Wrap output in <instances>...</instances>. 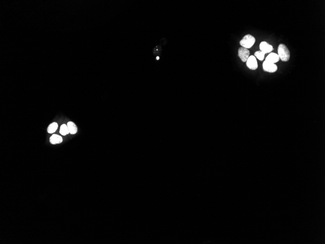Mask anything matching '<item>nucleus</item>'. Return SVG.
Segmentation results:
<instances>
[{
	"label": "nucleus",
	"instance_id": "2",
	"mask_svg": "<svg viewBox=\"0 0 325 244\" xmlns=\"http://www.w3.org/2000/svg\"><path fill=\"white\" fill-rule=\"evenodd\" d=\"M256 42L255 37L250 34L245 35L240 41V44L244 48H250L253 46Z\"/></svg>",
	"mask_w": 325,
	"mask_h": 244
},
{
	"label": "nucleus",
	"instance_id": "8",
	"mask_svg": "<svg viewBox=\"0 0 325 244\" xmlns=\"http://www.w3.org/2000/svg\"><path fill=\"white\" fill-rule=\"evenodd\" d=\"M62 137L58 135L54 134L50 138V142L52 144H59L62 142Z\"/></svg>",
	"mask_w": 325,
	"mask_h": 244
},
{
	"label": "nucleus",
	"instance_id": "10",
	"mask_svg": "<svg viewBox=\"0 0 325 244\" xmlns=\"http://www.w3.org/2000/svg\"><path fill=\"white\" fill-rule=\"evenodd\" d=\"M58 128V123L56 122H53L50 124L47 128V132L49 134H53L56 131Z\"/></svg>",
	"mask_w": 325,
	"mask_h": 244
},
{
	"label": "nucleus",
	"instance_id": "6",
	"mask_svg": "<svg viewBox=\"0 0 325 244\" xmlns=\"http://www.w3.org/2000/svg\"><path fill=\"white\" fill-rule=\"evenodd\" d=\"M259 48L260 51H262L265 54L272 52L274 49L273 46L266 42H262L259 45Z\"/></svg>",
	"mask_w": 325,
	"mask_h": 244
},
{
	"label": "nucleus",
	"instance_id": "9",
	"mask_svg": "<svg viewBox=\"0 0 325 244\" xmlns=\"http://www.w3.org/2000/svg\"><path fill=\"white\" fill-rule=\"evenodd\" d=\"M67 126L71 134H75L77 133L78 128L76 127V125L73 122H68L67 123Z\"/></svg>",
	"mask_w": 325,
	"mask_h": 244
},
{
	"label": "nucleus",
	"instance_id": "5",
	"mask_svg": "<svg viewBox=\"0 0 325 244\" xmlns=\"http://www.w3.org/2000/svg\"><path fill=\"white\" fill-rule=\"evenodd\" d=\"M238 55L243 62H246L249 57L250 51L247 48L241 47L239 49Z\"/></svg>",
	"mask_w": 325,
	"mask_h": 244
},
{
	"label": "nucleus",
	"instance_id": "11",
	"mask_svg": "<svg viewBox=\"0 0 325 244\" xmlns=\"http://www.w3.org/2000/svg\"><path fill=\"white\" fill-rule=\"evenodd\" d=\"M59 133L63 136H65V135H67L69 134L70 132H69V129H68L67 125H66L65 124H63V125L61 126Z\"/></svg>",
	"mask_w": 325,
	"mask_h": 244
},
{
	"label": "nucleus",
	"instance_id": "13",
	"mask_svg": "<svg viewBox=\"0 0 325 244\" xmlns=\"http://www.w3.org/2000/svg\"><path fill=\"white\" fill-rule=\"evenodd\" d=\"M156 59H157V60H159V57H157V58H156Z\"/></svg>",
	"mask_w": 325,
	"mask_h": 244
},
{
	"label": "nucleus",
	"instance_id": "1",
	"mask_svg": "<svg viewBox=\"0 0 325 244\" xmlns=\"http://www.w3.org/2000/svg\"><path fill=\"white\" fill-rule=\"evenodd\" d=\"M278 55L283 62H288L290 58V51L284 44H280L278 47Z\"/></svg>",
	"mask_w": 325,
	"mask_h": 244
},
{
	"label": "nucleus",
	"instance_id": "4",
	"mask_svg": "<svg viewBox=\"0 0 325 244\" xmlns=\"http://www.w3.org/2000/svg\"><path fill=\"white\" fill-rule=\"evenodd\" d=\"M247 67L253 70H256L258 67V62L256 58L254 56H249L246 61Z\"/></svg>",
	"mask_w": 325,
	"mask_h": 244
},
{
	"label": "nucleus",
	"instance_id": "3",
	"mask_svg": "<svg viewBox=\"0 0 325 244\" xmlns=\"http://www.w3.org/2000/svg\"><path fill=\"white\" fill-rule=\"evenodd\" d=\"M263 69L266 72L274 73L277 71V67L275 64L265 61L263 63Z\"/></svg>",
	"mask_w": 325,
	"mask_h": 244
},
{
	"label": "nucleus",
	"instance_id": "7",
	"mask_svg": "<svg viewBox=\"0 0 325 244\" xmlns=\"http://www.w3.org/2000/svg\"><path fill=\"white\" fill-rule=\"evenodd\" d=\"M280 58L279 57L278 54L271 53L266 57L265 61H268L269 62H272L273 64H275L279 61Z\"/></svg>",
	"mask_w": 325,
	"mask_h": 244
},
{
	"label": "nucleus",
	"instance_id": "12",
	"mask_svg": "<svg viewBox=\"0 0 325 244\" xmlns=\"http://www.w3.org/2000/svg\"><path fill=\"white\" fill-rule=\"evenodd\" d=\"M265 54V53L262 52V51H258L255 52L254 56L256 57L258 59H259V61H262L264 59Z\"/></svg>",
	"mask_w": 325,
	"mask_h": 244
}]
</instances>
